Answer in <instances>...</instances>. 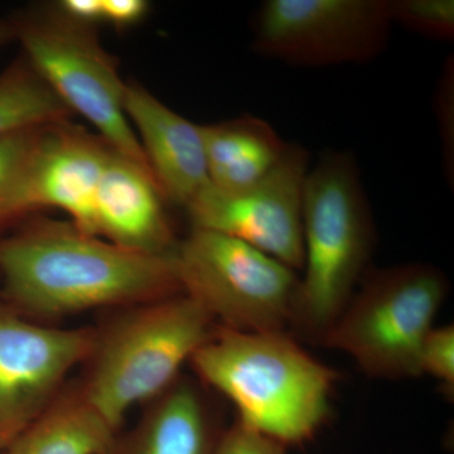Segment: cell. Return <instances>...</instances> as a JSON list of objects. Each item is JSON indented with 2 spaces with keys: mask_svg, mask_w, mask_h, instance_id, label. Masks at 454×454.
<instances>
[{
  "mask_svg": "<svg viewBox=\"0 0 454 454\" xmlns=\"http://www.w3.org/2000/svg\"><path fill=\"white\" fill-rule=\"evenodd\" d=\"M453 59H448L442 71L439 80L437 101V118L439 127V137H441L442 151H443L444 166H446L447 176L453 178V157H454V131H453Z\"/></svg>",
  "mask_w": 454,
  "mask_h": 454,
  "instance_id": "22",
  "label": "cell"
},
{
  "mask_svg": "<svg viewBox=\"0 0 454 454\" xmlns=\"http://www.w3.org/2000/svg\"><path fill=\"white\" fill-rule=\"evenodd\" d=\"M190 364L234 404L238 422L286 447L307 443L327 423L340 378L288 331L239 333L217 325Z\"/></svg>",
  "mask_w": 454,
  "mask_h": 454,
  "instance_id": "2",
  "label": "cell"
},
{
  "mask_svg": "<svg viewBox=\"0 0 454 454\" xmlns=\"http://www.w3.org/2000/svg\"><path fill=\"white\" fill-rule=\"evenodd\" d=\"M393 25L434 41L454 38L453 0H389Z\"/></svg>",
  "mask_w": 454,
  "mask_h": 454,
  "instance_id": "18",
  "label": "cell"
},
{
  "mask_svg": "<svg viewBox=\"0 0 454 454\" xmlns=\"http://www.w3.org/2000/svg\"><path fill=\"white\" fill-rule=\"evenodd\" d=\"M59 7L68 17L86 25L95 26L103 20V0H65L59 3Z\"/></svg>",
  "mask_w": 454,
  "mask_h": 454,
  "instance_id": "24",
  "label": "cell"
},
{
  "mask_svg": "<svg viewBox=\"0 0 454 454\" xmlns=\"http://www.w3.org/2000/svg\"><path fill=\"white\" fill-rule=\"evenodd\" d=\"M97 334L33 321L0 298V448L55 402L74 367L89 360Z\"/></svg>",
  "mask_w": 454,
  "mask_h": 454,
  "instance_id": "10",
  "label": "cell"
},
{
  "mask_svg": "<svg viewBox=\"0 0 454 454\" xmlns=\"http://www.w3.org/2000/svg\"><path fill=\"white\" fill-rule=\"evenodd\" d=\"M286 450L282 442L236 420L221 433L214 454H286Z\"/></svg>",
  "mask_w": 454,
  "mask_h": 454,
  "instance_id": "21",
  "label": "cell"
},
{
  "mask_svg": "<svg viewBox=\"0 0 454 454\" xmlns=\"http://www.w3.org/2000/svg\"><path fill=\"white\" fill-rule=\"evenodd\" d=\"M110 151L101 137L68 121L46 125L12 197V223L41 208H57L95 236V197Z\"/></svg>",
  "mask_w": 454,
  "mask_h": 454,
  "instance_id": "11",
  "label": "cell"
},
{
  "mask_svg": "<svg viewBox=\"0 0 454 454\" xmlns=\"http://www.w3.org/2000/svg\"><path fill=\"white\" fill-rule=\"evenodd\" d=\"M114 429L74 384L52 403L4 450V454H113Z\"/></svg>",
  "mask_w": 454,
  "mask_h": 454,
  "instance_id": "16",
  "label": "cell"
},
{
  "mask_svg": "<svg viewBox=\"0 0 454 454\" xmlns=\"http://www.w3.org/2000/svg\"><path fill=\"white\" fill-rule=\"evenodd\" d=\"M170 258L182 294L220 327L288 331L300 277L279 260L238 239L193 227Z\"/></svg>",
  "mask_w": 454,
  "mask_h": 454,
  "instance_id": "7",
  "label": "cell"
},
{
  "mask_svg": "<svg viewBox=\"0 0 454 454\" xmlns=\"http://www.w3.org/2000/svg\"><path fill=\"white\" fill-rule=\"evenodd\" d=\"M125 309L97 330L88 376L80 384L118 432L133 406L148 404L181 379L182 367L217 328L184 294Z\"/></svg>",
  "mask_w": 454,
  "mask_h": 454,
  "instance_id": "4",
  "label": "cell"
},
{
  "mask_svg": "<svg viewBox=\"0 0 454 454\" xmlns=\"http://www.w3.org/2000/svg\"><path fill=\"white\" fill-rule=\"evenodd\" d=\"M322 345L348 355L361 372L381 380L420 373V351L446 301L447 277L411 262L366 273Z\"/></svg>",
  "mask_w": 454,
  "mask_h": 454,
  "instance_id": "5",
  "label": "cell"
},
{
  "mask_svg": "<svg viewBox=\"0 0 454 454\" xmlns=\"http://www.w3.org/2000/svg\"><path fill=\"white\" fill-rule=\"evenodd\" d=\"M221 433L195 385L179 379L148 403L113 454H214Z\"/></svg>",
  "mask_w": 454,
  "mask_h": 454,
  "instance_id": "14",
  "label": "cell"
},
{
  "mask_svg": "<svg viewBox=\"0 0 454 454\" xmlns=\"http://www.w3.org/2000/svg\"><path fill=\"white\" fill-rule=\"evenodd\" d=\"M0 454H4V450H3V448H0Z\"/></svg>",
  "mask_w": 454,
  "mask_h": 454,
  "instance_id": "26",
  "label": "cell"
},
{
  "mask_svg": "<svg viewBox=\"0 0 454 454\" xmlns=\"http://www.w3.org/2000/svg\"><path fill=\"white\" fill-rule=\"evenodd\" d=\"M44 127L29 128L0 137V229L12 223L9 216L12 196L25 175Z\"/></svg>",
  "mask_w": 454,
  "mask_h": 454,
  "instance_id": "19",
  "label": "cell"
},
{
  "mask_svg": "<svg viewBox=\"0 0 454 454\" xmlns=\"http://www.w3.org/2000/svg\"><path fill=\"white\" fill-rule=\"evenodd\" d=\"M14 40L13 27H12L9 20H3L0 18V47L9 43Z\"/></svg>",
  "mask_w": 454,
  "mask_h": 454,
  "instance_id": "25",
  "label": "cell"
},
{
  "mask_svg": "<svg viewBox=\"0 0 454 454\" xmlns=\"http://www.w3.org/2000/svg\"><path fill=\"white\" fill-rule=\"evenodd\" d=\"M375 241L356 158L348 151L325 152L304 184L303 277L289 328L322 343L367 273Z\"/></svg>",
  "mask_w": 454,
  "mask_h": 454,
  "instance_id": "3",
  "label": "cell"
},
{
  "mask_svg": "<svg viewBox=\"0 0 454 454\" xmlns=\"http://www.w3.org/2000/svg\"><path fill=\"white\" fill-rule=\"evenodd\" d=\"M148 9L145 0H103V20L125 28L139 23Z\"/></svg>",
  "mask_w": 454,
  "mask_h": 454,
  "instance_id": "23",
  "label": "cell"
},
{
  "mask_svg": "<svg viewBox=\"0 0 454 454\" xmlns=\"http://www.w3.org/2000/svg\"><path fill=\"white\" fill-rule=\"evenodd\" d=\"M420 373L432 376L441 384L448 399L454 396V327H433L420 351Z\"/></svg>",
  "mask_w": 454,
  "mask_h": 454,
  "instance_id": "20",
  "label": "cell"
},
{
  "mask_svg": "<svg viewBox=\"0 0 454 454\" xmlns=\"http://www.w3.org/2000/svg\"><path fill=\"white\" fill-rule=\"evenodd\" d=\"M9 22L27 61L68 110L94 125L114 151L149 168L125 115V82L94 26L68 17L59 4L27 9Z\"/></svg>",
  "mask_w": 454,
  "mask_h": 454,
  "instance_id": "6",
  "label": "cell"
},
{
  "mask_svg": "<svg viewBox=\"0 0 454 454\" xmlns=\"http://www.w3.org/2000/svg\"><path fill=\"white\" fill-rule=\"evenodd\" d=\"M309 168V152L289 143L282 160L252 186L223 191L208 184L186 206L193 229L238 239L294 271L303 270V195Z\"/></svg>",
  "mask_w": 454,
  "mask_h": 454,
  "instance_id": "9",
  "label": "cell"
},
{
  "mask_svg": "<svg viewBox=\"0 0 454 454\" xmlns=\"http://www.w3.org/2000/svg\"><path fill=\"white\" fill-rule=\"evenodd\" d=\"M71 115L25 56L0 74V137L68 121Z\"/></svg>",
  "mask_w": 454,
  "mask_h": 454,
  "instance_id": "17",
  "label": "cell"
},
{
  "mask_svg": "<svg viewBox=\"0 0 454 454\" xmlns=\"http://www.w3.org/2000/svg\"><path fill=\"white\" fill-rule=\"evenodd\" d=\"M0 298L37 322L182 294L170 253L125 249L51 219L0 238Z\"/></svg>",
  "mask_w": 454,
  "mask_h": 454,
  "instance_id": "1",
  "label": "cell"
},
{
  "mask_svg": "<svg viewBox=\"0 0 454 454\" xmlns=\"http://www.w3.org/2000/svg\"><path fill=\"white\" fill-rule=\"evenodd\" d=\"M393 26L389 0H267L252 47L294 67L367 64L387 49Z\"/></svg>",
  "mask_w": 454,
  "mask_h": 454,
  "instance_id": "8",
  "label": "cell"
},
{
  "mask_svg": "<svg viewBox=\"0 0 454 454\" xmlns=\"http://www.w3.org/2000/svg\"><path fill=\"white\" fill-rule=\"evenodd\" d=\"M200 128L210 184L223 191L252 186L277 166L289 145L258 116L244 115Z\"/></svg>",
  "mask_w": 454,
  "mask_h": 454,
  "instance_id": "15",
  "label": "cell"
},
{
  "mask_svg": "<svg viewBox=\"0 0 454 454\" xmlns=\"http://www.w3.org/2000/svg\"><path fill=\"white\" fill-rule=\"evenodd\" d=\"M122 103L164 200L186 208L210 184L201 128L134 82H125Z\"/></svg>",
  "mask_w": 454,
  "mask_h": 454,
  "instance_id": "12",
  "label": "cell"
},
{
  "mask_svg": "<svg viewBox=\"0 0 454 454\" xmlns=\"http://www.w3.org/2000/svg\"><path fill=\"white\" fill-rule=\"evenodd\" d=\"M94 231L118 247L158 255L177 244L152 170L113 148L95 197Z\"/></svg>",
  "mask_w": 454,
  "mask_h": 454,
  "instance_id": "13",
  "label": "cell"
}]
</instances>
